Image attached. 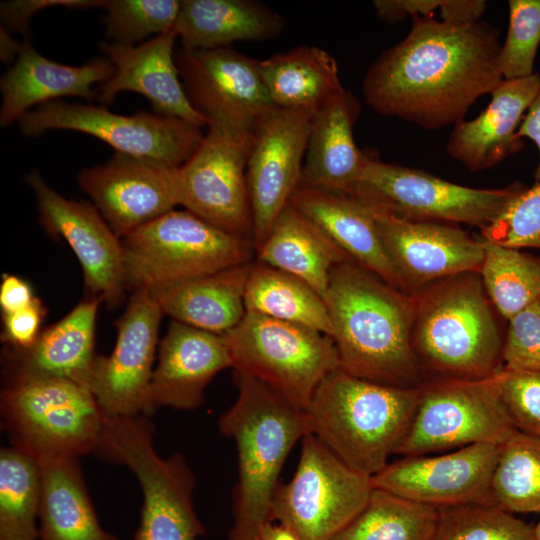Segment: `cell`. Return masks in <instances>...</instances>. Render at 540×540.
I'll return each mask as SVG.
<instances>
[{
	"label": "cell",
	"mask_w": 540,
	"mask_h": 540,
	"mask_svg": "<svg viewBox=\"0 0 540 540\" xmlns=\"http://www.w3.org/2000/svg\"><path fill=\"white\" fill-rule=\"evenodd\" d=\"M412 20L407 36L368 69L365 102L428 130L454 126L502 80L499 30L483 21Z\"/></svg>",
	"instance_id": "cell-1"
},
{
	"label": "cell",
	"mask_w": 540,
	"mask_h": 540,
	"mask_svg": "<svg viewBox=\"0 0 540 540\" xmlns=\"http://www.w3.org/2000/svg\"><path fill=\"white\" fill-rule=\"evenodd\" d=\"M324 301L342 370L396 387L425 381L412 346L411 295L349 260L333 268Z\"/></svg>",
	"instance_id": "cell-2"
},
{
	"label": "cell",
	"mask_w": 540,
	"mask_h": 540,
	"mask_svg": "<svg viewBox=\"0 0 540 540\" xmlns=\"http://www.w3.org/2000/svg\"><path fill=\"white\" fill-rule=\"evenodd\" d=\"M238 394L218 421L238 457L229 540H258L271 519V505L283 464L294 445L309 433L304 410L263 382L234 372Z\"/></svg>",
	"instance_id": "cell-3"
},
{
	"label": "cell",
	"mask_w": 540,
	"mask_h": 540,
	"mask_svg": "<svg viewBox=\"0 0 540 540\" xmlns=\"http://www.w3.org/2000/svg\"><path fill=\"white\" fill-rule=\"evenodd\" d=\"M411 296L412 346L424 374L482 379L503 369L505 334L479 272L436 280Z\"/></svg>",
	"instance_id": "cell-4"
},
{
	"label": "cell",
	"mask_w": 540,
	"mask_h": 540,
	"mask_svg": "<svg viewBox=\"0 0 540 540\" xmlns=\"http://www.w3.org/2000/svg\"><path fill=\"white\" fill-rule=\"evenodd\" d=\"M418 400V386L375 383L338 368L321 381L304 411L310 434L352 470L373 477L406 438Z\"/></svg>",
	"instance_id": "cell-5"
},
{
	"label": "cell",
	"mask_w": 540,
	"mask_h": 540,
	"mask_svg": "<svg viewBox=\"0 0 540 540\" xmlns=\"http://www.w3.org/2000/svg\"><path fill=\"white\" fill-rule=\"evenodd\" d=\"M148 416L107 417L98 454L126 466L142 494L132 540H198L205 532L193 503L195 476L179 454L161 457Z\"/></svg>",
	"instance_id": "cell-6"
},
{
	"label": "cell",
	"mask_w": 540,
	"mask_h": 540,
	"mask_svg": "<svg viewBox=\"0 0 540 540\" xmlns=\"http://www.w3.org/2000/svg\"><path fill=\"white\" fill-rule=\"evenodd\" d=\"M128 290L154 289L251 263L255 247L187 210H172L121 238Z\"/></svg>",
	"instance_id": "cell-7"
},
{
	"label": "cell",
	"mask_w": 540,
	"mask_h": 540,
	"mask_svg": "<svg viewBox=\"0 0 540 540\" xmlns=\"http://www.w3.org/2000/svg\"><path fill=\"white\" fill-rule=\"evenodd\" d=\"M0 410L11 446L33 456L73 457L97 453L105 414L90 390L62 378L8 381Z\"/></svg>",
	"instance_id": "cell-8"
},
{
	"label": "cell",
	"mask_w": 540,
	"mask_h": 540,
	"mask_svg": "<svg viewBox=\"0 0 540 540\" xmlns=\"http://www.w3.org/2000/svg\"><path fill=\"white\" fill-rule=\"evenodd\" d=\"M234 372L271 387L305 410L321 381L340 368L333 339L315 329L255 312L222 334Z\"/></svg>",
	"instance_id": "cell-9"
},
{
	"label": "cell",
	"mask_w": 540,
	"mask_h": 540,
	"mask_svg": "<svg viewBox=\"0 0 540 540\" xmlns=\"http://www.w3.org/2000/svg\"><path fill=\"white\" fill-rule=\"evenodd\" d=\"M526 188L521 182L498 189L470 188L371 156L350 195L371 211L397 218L483 229Z\"/></svg>",
	"instance_id": "cell-10"
},
{
	"label": "cell",
	"mask_w": 540,
	"mask_h": 540,
	"mask_svg": "<svg viewBox=\"0 0 540 540\" xmlns=\"http://www.w3.org/2000/svg\"><path fill=\"white\" fill-rule=\"evenodd\" d=\"M499 373L422 382L412 425L396 454L420 456L473 444H505L519 430L503 400Z\"/></svg>",
	"instance_id": "cell-11"
},
{
	"label": "cell",
	"mask_w": 540,
	"mask_h": 540,
	"mask_svg": "<svg viewBox=\"0 0 540 540\" xmlns=\"http://www.w3.org/2000/svg\"><path fill=\"white\" fill-rule=\"evenodd\" d=\"M371 478L352 470L308 433L293 477L274 493L271 519L300 540H332L368 502Z\"/></svg>",
	"instance_id": "cell-12"
},
{
	"label": "cell",
	"mask_w": 540,
	"mask_h": 540,
	"mask_svg": "<svg viewBox=\"0 0 540 540\" xmlns=\"http://www.w3.org/2000/svg\"><path fill=\"white\" fill-rule=\"evenodd\" d=\"M28 137L65 129L94 136L115 152L178 168L197 149L202 128L182 119L138 111L121 115L103 106L55 100L26 112L17 121Z\"/></svg>",
	"instance_id": "cell-13"
},
{
	"label": "cell",
	"mask_w": 540,
	"mask_h": 540,
	"mask_svg": "<svg viewBox=\"0 0 540 540\" xmlns=\"http://www.w3.org/2000/svg\"><path fill=\"white\" fill-rule=\"evenodd\" d=\"M194 153L178 168L179 205L226 232L252 240L247 162L254 129L209 123Z\"/></svg>",
	"instance_id": "cell-14"
},
{
	"label": "cell",
	"mask_w": 540,
	"mask_h": 540,
	"mask_svg": "<svg viewBox=\"0 0 540 540\" xmlns=\"http://www.w3.org/2000/svg\"><path fill=\"white\" fill-rule=\"evenodd\" d=\"M180 78L193 107L209 123L254 129L277 108L259 60L230 47L175 50Z\"/></svg>",
	"instance_id": "cell-15"
},
{
	"label": "cell",
	"mask_w": 540,
	"mask_h": 540,
	"mask_svg": "<svg viewBox=\"0 0 540 540\" xmlns=\"http://www.w3.org/2000/svg\"><path fill=\"white\" fill-rule=\"evenodd\" d=\"M163 312L148 290L132 291L108 356H96L88 389L107 417L146 416Z\"/></svg>",
	"instance_id": "cell-16"
},
{
	"label": "cell",
	"mask_w": 540,
	"mask_h": 540,
	"mask_svg": "<svg viewBox=\"0 0 540 540\" xmlns=\"http://www.w3.org/2000/svg\"><path fill=\"white\" fill-rule=\"evenodd\" d=\"M314 116L306 109L277 107L254 127L246 175L255 251L301 183Z\"/></svg>",
	"instance_id": "cell-17"
},
{
	"label": "cell",
	"mask_w": 540,
	"mask_h": 540,
	"mask_svg": "<svg viewBox=\"0 0 540 540\" xmlns=\"http://www.w3.org/2000/svg\"><path fill=\"white\" fill-rule=\"evenodd\" d=\"M26 181L35 194L40 223L71 247L90 296L101 298L110 308L119 306L128 290L121 238L93 204L66 199L38 171L28 174Z\"/></svg>",
	"instance_id": "cell-18"
},
{
	"label": "cell",
	"mask_w": 540,
	"mask_h": 540,
	"mask_svg": "<svg viewBox=\"0 0 540 540\" xmlns=\"http://www.w3.org/2000/svg\"><path fill=\"white\" fill-rule=\"evenodd\" d=\"M501 445L473 444L440 455L403 456L373 476L374 488L435 508L491 504Z\"/></svg>",
	"instance_id": "cell-19"
},
{
	"label": "cell",
	"mask_w": 540,
	"mask_h": 540,
	"mask_svg": "<svg viewBox=\"0 0 540 540\" xmlns=\"http://www.w3.org/2000/svg\"><path fill=\"white\" fill-rule=\"evenodd\" d=\"M178 168L115 152L107 162L83 169L78 183L123 238L179 205Z\"/></svg>",
	"instance_id": "cell-20"
},
{
	"label": "cell",
	"mask_w": 540,
	"mask_h": 540,
	"mask_svg": "<svg viewBox=\"0 0 540 540\" xmlns=\"http://www.w3.org/2000/svg\"><path fill=\"white\" fill-rule=\"evenodd\" d=\"M371 212L407 294L445 277L480 271L484 260L481 237L473 238L450 223L412 221Z\"/></svg>",
	"instance_id": "cell-21"
},
{
	"label": "cell",
	"mask_w": 540,
	"mask_h": 540,
	"mask_svg": "<svg viewBox=\"0 0 540 540\" xmlns=\"http://www.w3.org/2000/svg\"><path fill=\"white\" fill-rule=\"evenodd\" d=\"M176 38L173 28L137 46L100 42L99 48L114 66L115 73L97 87V99L109 104L117 94L131 91L145 96L156 114L179 118L201 128L208 126L184 90L175 61Z\"/></svg>",
	"instance_id": "cell-22"
},
{
	"label": "cell",
	"mask_w": 540,
	"mask_h": 540,
	"mask_svg": "<svg viewBox=\"0 0 540 540\" xmlns=\"http://www.w3.org/2000/svg\"><path fill=\"white\" fill-rule=\"evenodd\" d=\"M232 359L222 335L172 320L160 340L146 403V416L160 408L193 410Z\"/></svg>",
	"instance_id": "cell-23"
},
{
	"label": "cell",
	"mask_w": 540,
	"mask_h": 540,
	"mask_svg": "<svg viewBox=\"0 0 540 540\" xmlns=\"http://www.w3.org/2000/svg\"><path fill=\"white\" fill-rule=\"evenodd\" d=\"M540 88V75L504 80L492 90L488 106L474 119L453 126L447 153L469 171L494 167L523 148L517 131Z\"/></svg>",
	"instance_id": "cell-24"
},
{
	"label": "cell",
	"mask_w": 540,
	"mask_h": 540,
	"mask_svg": "<svg viewBox=\"0 0 540 540\" xmlns=\"http://www.w3.org/2000/svg\"><path fill=\"white\" fill-rule=\"evenodd\" d=\"M115 73L106 58H95L81 66L52 61L39 54L28 39L21 42L12 67L0 79L2 104L0 125L18 121L31 107L77 96L91 102L98 98L96 83L108 81Z\"/></svg>",
	"instance_id": "cell-25"
},
{
	"label": "cell",
	"mask_w": 540,
	"mask_h": 540,
	"mask_svg": "<svg viewBox=\"0 0 540 540\" xmlns=\"http://www.w3.org/2000/svg\"><path fill=\"white\" fill-rule=\"evenodd\" d=\"M102 299L88 296L56 323L44 328L27 350H5L8 381L62 378L88 388L96 355L95 326Z\"/></svg>",
	"instance_id": "cell-26"
},
{
	"label": "cell",
	"mask_w": 540,
	"mask_h": 540,
	"mask_svg": "<svg viewBox=\"0 0 540 540\" xmlns=\"http://www.w3.org/2000/svg\"><path fill=\"white\" fill-rule=\"evenodd\" d=\"M289 203L315 223L353 262L406 293L385 251L372 212L358 199L301 182Z\"/></svg>",
	"instance_id": "cell-27"
},
{
	"label": "cell",
	"mask_w": 540,
	"mask_h": 540,
	"mask_svg": "<svg viewBox=\"0 0 540 540\" xmlns=\"http://www.w3.org/2000/svg\"><path fill=\"white\" fill-rule=\"evenodd\" d=\"M360 105L344 90L315 113L308 139L301 182L316 188L350 194L370 157L353 137Z\"/></svg>",
	"instance_id": "cell-28"
},
{
	"label": "cell",
	"mask_w": 540,
	"mask_h": 540,
	"mask_svg": "<svg viewBox=\"0 0 540 540\" xmlns=\"http://www.w3.org/2000/svg\"><path fill=\"white\" fill-rule=\"evenodd\" d=\"M251 264L148 291L174 321L222 335L246 313L244 294Z\"/></svg>",
	"instance_id": "cell-29"
},
{
	"label": "cell",
	"mask_w": 540,
	"mask_h": 540,
	"mask_svg": "<svg viewBox=\"0 0 540 540\" xmlns=\"http://www.w3.org/2000/svg\"><path fill=\"white\" fill-rule=\"evenodd\" d=\"M39 540H118L99 522L79 458L42 457Z\"/></svg>",
	"instance_id": "cell-30"
},
{
	"label": "cell",
	"mask_w": 540,
	"mask_h": 540,
	"mask_svg": "<svg viewBox=\"0 0 540 540\" xmlns=\"http://www.w3.org/2000/svg\"><path fill=\"white\" fill-rule=\"evenodd\" d=\"M283 27L279 14L255 1L182 0L174 30L182 48L213 49L270 39Z\"/></svg>",
	"instance_id": "cell-31"
},
{
	"label": "cell",
	"mask_w": 540,
	"mask_h": 540,
	"mask_svg": "<svg viewBox=\"0 0 540 540\" xmlns=\"http://www.w3.org/2000/svg\"><path fill=\"white\" fill-rule=\"evenodd\" d=\"M255 253L257 261L303 280L323 298L333 268L351 260L290 203L277 217Z\"/></svg>",
	"instance_id": "cell-32"
},
{
	"label": "cell",
	"mask_w": 540,
	"mask_h": 540,
	"mask_svg": "<svg viewBox=\"0 0 540 540\" xmlns=\"http://www.w3.org/2000/svg\"><path fill=\"white\" fill-rule=\"evenodd\" d=\"M259 70L279 108L316 113L345 90L335 59L315 46H299L259 60Z\"/></svg>",
	"instance_id": "cell-33"
},
{
	"label": "cell",
	"mask_w": 540,
	"mask_h": 540,
	"mask_svg": "<svg viewBox=\"0 0 540 540\" xmlns=\"http://www.w3.org/2000/svg\"><path fill=\"white\" fill-rule=\"evenodd\" d=\"M244 303L247 312L331 336L332 325L324 298L303 280L257 260L250 267Z\"/></svg>",
	"instance_id": "cell-34"
},
{
	"label": "cell",
	"mask_w": 540,
	"mask_h": 540,
	"mask_svg": "<svg viewBox=\"0 0 540 540\" xmlns=\"http://www.w3.org/2000/svg\"><path fill=\"white\" fill-rule=\"evenodd\" d=\"M437 508L374 488L364 508L332 540H431Z\"/></svg>",
	"instance_id": "cell-35"
},
{
	"label": "cell",
	"mask_w": 540,
	"mask_h": 540,
	"mask_svg": "<svg viewBox=\"0 0 540 540\" xmlns=\"http://www.w3.org/2000/svg\"><path fill=\"white\" fill-rule=\"evenodd\" d=\"M40 466L13 447L0 451V540H39Z\"/></svg>",
	"instance_id": "cell-36"
},
{
	"label": "cell",
	"mask_w": 540,
	"mask_h": 540,
	"mask_svg": "<svg viewBox=\"0 0 540 540\" xmlns=\"http://www.w3.org/2000/svg\"><path fill=\"white\" fill-rule=\"evenodd\" d=\"M481 239L484 260L479 274L494 308L508 321L540 299V256Z\"/></svg>",
	"instance_id": "cell-37"
},
{
	"label": "cell",
	"mask_w": 540,
	"mask_h": 540,
	"mask_svg": "<svg viewBox=\"0 0 540 540\" xmlns=\"http://www.w3.org/2000/svg\"><path fill=\"white\" fill-rule=\"evenodd\" d=\"M491 500L510 513L540 512V436L518 431L502 445Z\"/></svg>",
	"instance_id": "cell-38"
},
{
	"label": "cell",
	"mask_w": 540,
	"mask_h": 540,
	"mask_svg": "<svg viewBox=\"0 0 540 540\" xmlns=\"http://www.w3.org/2000/svg\"><path fill=\"white\" fill-rule=\"evenodd\" d=\"M431 540H535L531 525L495 505L437 508Z\"/></svg>",
	"instance_id": "cell-39"
},
{
	"label": "cell",
	"mask_w": 540,
	"mask_h": 540,
	"mask_svg": "<svg viewBox=\"0 0 540 540\" xmlns=\"http://www.w3.org/2000/svg\"><path fill=\"white\" fill-rule=\"evenodd\" d=\"M105 35L112 42L134 45L151 35L172 30L179 0H104Z\"/></svg>",
	"instance_id": "cell-40"
},
{
	"label": "cell",
	"mask_w": 540,
	"mask_h": 540,
	"mask_svg": "<svg viewBox=\"0 0 540 540\" xmlns=\"http://www.w3.org/2000/svg\"><path fill=\"white\" fill-rule=\"evenodd\" d=\"M508 6V30L499 54L504 80L533 75L540 44V0H510Z\"/></svg>",
	"instance_id": "cell-41"
},
{
	"label": "cell",
	"mask_w": 540,
	"mask_h": 540,
	"mask_svg": "<svg viewBox=\"0 0 540 540\" xmlns=\"http://www.w3.org/2000/svg\"><path fill=\"white\" fill-rule=\"evenodd\" d=\"M481 238L510 248L540 249V182L527 187L490 225Z\"/></svg>",
	"instance_id": "cell-42"
},
{
	"label": "cell",
	"mask_w": 540,
	"mask_h": 540,
	"mask_svg": "<svg viewBox=\"0 0 540 540\" xmlns=\"http://www.w3.org/2000/svg\"><path fill=\"white\" fill-rule=\"evenodd\" d=\"M378 17L388 23L402 21L406 16L435 18L451 23L480 21L487 8L484 0H375Z\"/></svg>",
	"instance_id": "cell-43"
},
{
	"label": "cell",
	"mask_w": 540,
	"mask_h": 540,
	"mask_svg": "<svg viewBox=\"0 0 540 540\" xmlns=\"http://www.w3.org/2000/svg\"><path fill=\"white\" fill-rule=\"evenodd\" d=\"M502 363L507 371H540V299L508 320Z\"/></svg>",
	"instance_id": "cell-44"
},
{
	"label": "cell",
	"mask_w": 540,
	"mask_h": 540,
	"mask_svg": "<svg viewBox=\"0 0 540 540\" xmlns=\"http://www.w3.org/2000/svg\"><path fill=\"white\" fill-rule=\"evenodd\" d=\"M507 410L521 432L540 436V371L499 373Z\"/></svg>",
	"instance_id": "cell-45"
},
{
	"label": "cell",
	"mask_w": 540,
	"mask_h": 540,
	"mask_svg": "<svg viewBox=\"0 0 540 540\" xmlns=\"http://www.w3.org/2000/svg\"><path fill=\"white\" fill-rule=\"evenodd\" d=\"M46 308L37 297L28 307L7 314H2L3 330L1 341L6 349L24 351L29 349L42 332V323Z\"/></svg>",
	"instance_id": "cell-46"
},
{
	"label": "cell",
	"mask_w": 540,
	"mask_h": 540,
	"mask_svg": "<svg viewBox=\"0 0 540 540\" xmlns=\"http://www.w3.org/2000/svg\"><path fill=\"white\" fill-rule=\"evenodd\" d=\"M104 0H16L3 2L0 5L1 22L9 32L25 34L30 18L37 12L53 6H64L73 9L102 7Z\"/></svg>",
	"instance_id": "cell-47"
},
{
	"label": "cell",
	"mask_w": 540,
	"mask_h": 540,
	"mask_svg": "<svg viewBox=\"0 0 540 540\" xmlns=\"http://www.w3.org/2000/svg\"><path fill=\"white\" fill-rule=\"evenodd\" d=\"M37 298L31 285L24 279L3 274L0 284V307L2 314L12 313L28 307Z\"/></svg>",
	"instance_id": "cell-48"
},
{
	"label": "cell",
	"mask_w": 540,
	"mask_h": 540,
	"mask_svg": "<svg viewBox=\"0 0 540 540\" xmlns=\"http://www.w3.org/2000/svg\"><path fill=\"white\" fill-rule=\"evenodd\" d=\"M517 137L532 140L538 148L539 161L534 171L535 182H540V88L530 103L517 131Z\"/></svg>",
	"instance_id": "cell-49"
},
{
	"label": "cell",
	"mask_w": 540,
	"mask_h": 540,
	"mask_svg": "<svg viewBox=\"0 0 540 540\" xmlns=\"http://www.w3.org/2000/svg\"><path fill=\"white\" fill-rule=\"evenodd\" d=\"M258 540H300L294 532L286 526L272 521L266 523L262 528Z\"/></svg>",
	"instance_id": "cell-50"
},
{
	"label": "cell",
	"mask_w": 540,
	"mask_h": 540,
	"mask_svg": "<svg viewBox=\"0 0 540 540\" xmlns=\"http://www.w3.org/2000/svg\"><path fill=\"white\" fill-rule=\"evenodd\" d=\"M1 61L9 63L16 59L18 51L21 45V42L15 41L11 36L10 32L7 31L4 27L1 26Z\"/></svg>",
	"instance_id": "cell-51"
},
{
	"label": "cell",
	"mask_w": 540,
	"mask_h": 540,
	"mask_svg": "<svg viewBox=\"0 0 540 540\" xmlns=\"http://www.w3.org/2000/svg\"><path fill=\"white\" fill-rule=\"evenodd\" d=\"M534 529V538L535 540H540V519Z\"/></svg>",
	"instance_id": "cell-52"
}]
</instances>
